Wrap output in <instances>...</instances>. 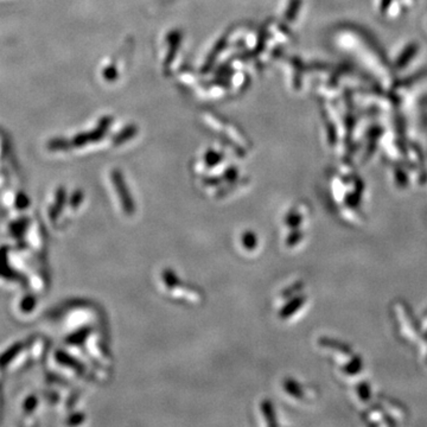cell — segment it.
<instances>
[{
    "label": "cell",
    "mask_w": 427,
    "mask_h": 427,
    "mask_svg": "<svg viewBox=\"0 0 427 427\" xmlns=\"http://www.w3.org/2000/svg\"><path fill=\"white\" fill-rule=\"evenodd\" d=\"M112 180L114 187L116 189L117 196H119L121 205H123L124 211L127 214V215H133L135 212V204L133 198L128 191V188L126 183H125V179L117 170H114L112 172Z\"/></svg>",
    "instance_id": "cell-1"
},
{
    "label": "cell",
    "mask_w": 427,
    "mask_h": 427,
    "mask_svg": "<svg viewBox=\"0 0 427 427\" xmlns=\"http://www.w3.org/2000/svg\"><path fill=\"white\" fill-rule=\"evenodd\" d=\"M304 301H305V298H302V297H295L292 299V300L288 301V304L285 305L284 308L280 310V312H279L280 318L286 319L292 315H294V313L301 308L302 302Z\"/></svg>",
    "instance_id": "cell-2"
},
{
    "label": "cell",
    "mask_w": 427,
    "mask_h": 427,
    "mask_svg": "<svg viewBox=\"0 0 427 427\" xmlns=\"http://www.w3.org/2000/svg\"><path fill=\"white\" fill-rule=\"evenodd\" d=\"M261 412L263 416H265V420H266V422L268 423V426L270 427L278 426L277 416H276V412H274L273 404L269 400H267V399L261 402Z\"/></svg>",
    "instance_id": "cell-3"
},
{
    "label": "cell",
    "mask_w": 427,
    "mask_h": 427,
    "mask_svg": "<svg viewBox=\"0 0 427 427\" xmlns=\"http://www.w3.org/2000/svg\"><path fill=\"white\" fill-rule=\"evenodd\" d=\"M58 359H59L60 363H63V364H66L68 367H70V368L75 369V372H77L80 374L84 373V367L82 365L80 362H77V359L73 358L71 356H69L68 354H63V352H59Z\"/></svg>",
    "instance_id": "cell-4"
},
{
    "label": "cell",
    "mask_w": 427,
    "mask_h": 427,
    "mask_svg": "<svg viewBox=\"0 0 427 427\" xmlns=\"http://www.w3.org/2000/svg\"><path fill=\"white\" fill-rule=\"evenodd\" d=\"M163 280H164V284L166 285V287L169 288V290H173V288L179 286V284H180L179 278L177 277V274L174 273L172 269L164 270V272H163Z\"/></svg>",
    "instance_id": "cell-5"
},
{
    "label": "cell",
    "mask_w": 427,
    "mask_h": 427,
    "mask_svg": "<svg viewBox=\"0 0 427 427\" xmlns=\"http://www.w3.org/2000/svg\"><path fill=\"white\" fill-rule=\"evenodd\" d=\"M241 242L245 249H247V251H254L256 246H258V237H256V235L253 233V231L247 230L242 234Z\"/></svg>",
    "instance_id": "cell-6"
},
{
    "label": "cell",
    "mask_w": 427,
    "mask_h": 427,
    "mask_svg": "<svg viewBox=\"0 0 427 427\" xmlns=\"http://www.w3.org/2000/svg\"><path fill=\"white\" fill-rule=\"evenodd\" d=\"M64 203H66V191H64L63 188H59L58 191H57L56 195V205L52 208L51 211V219L55 220L56 216H58V214L62 210Z\"/></svg>",
    "instance_id": "cell-7"
},
{
    "label": "cell",
    "mask_w": 427,
    "mask_h": 427,
    "mask_svg": "<svg viewBox=\"0 0 427 427\" xmlns=\"http://www.w3.org/2000/svg\"><path fill=\"white\" fill-rule=\"evenodd\" d=\"M48 148L51 151H59V149H67L70 147V142L63 138H53L48 142Z\"/></svg>",
    "instance_id": "cell-8"
},
{
    "label": "cell",
    "mask_w": 427,
    "mask_h": 427,
    "mask_svg": "<svg viewBox=\"0 0 427 427\" xmlns=\"http://www.w3.org/2000/svg\"><path fill=\"white\" fill-rule=\"evenodd\" d=\"M284 388L288 394L292 395V396H295V398H301L302 396L300 387H299V384L297 382H294V381H292L290 379L286 380L284 382Z\"/></svg>",
    "instance_id": "cell-9"
},
{
    "label": "cell",
    "mask_w": 427,
    "mask_h": 427,
    "mask_svg": "<svg viewBox=\"0 0 427 427\" xmlns=\"http://www.w3.org/2000/svg\"><path fill=\"white\" fill-rule=\"evenodd\" d=\"M89 332H90V327H84V329H82L78 331V332L74 333L73 336L69 337V343L70 344H80L83 342L85 338L88 337Z\"/></svg>",
    "instance_id": "cell-10"
},
{
    "label": "cell",
    "mask_w": 427,
    "mask_h": 427,
    "mask_svg": "<svg viewBox=\"0 0 427 427\" xmlns=\"http://www.w3.org/2000/svg\"><path fill=\"white\" fill-rule=\"evenodd\" d=\"M89 141H93L92 133H80L73 139L71 145L76 146V147H81V146L88 144Z\"/></svg>",
    "instance_id": "cell-11"
},
{
    "label": "cell",
    "mask_w": 427,
    "mask_h": 427,
    "mask_svg": "<svg viewBox=\"0 0 427 427\" xmlns=\"http://www.w3.org/2000/svg\"><path fill=\"white\" fill-rule=\"evenodd\" d=\"M19 350H20V345L19 344H16L12 349L7 350V352H5V354H4L2 357H0V364L4 365V364H6L7 362H10V359L12 358L13 356L16 355Z\"/></svg>",
    "instance_id": "cell-12"
},
{
    "label": "cell",
    "mask_w": 427,
    "mask_h": 427,
    "mask_svg": "<svg viewBox=\"0 0 427 427\" xmlns=\"http://www.w3.org/2000/svg\"><path fill=\"white\" fill-rule=\"evenodd\" d=\"M301 222V217L297 212H291L286 217V224L291 228H297Z\"/></svg>",
    "instance_id": "cell-13"
},
{
    "label": "cell",
    "mask_w": 427,
    "mask_h": 427,
    "mask_svg": "<svg viewBox=\"0 0 427 427\" xmlns=\"http://www.w3.org/2000/svg\"><path fill=\"white\" fill-rule=\"evenodd\" d=\"M82 199H83V194H82V191L76 190L73 194V196H71L70 205L73 206V208H77V206L81 204Z\"/></svg>",
    "instance_id": "cell-14"
},
{
    "label": "cell",
    "mask_w": 427,
    "mask_h": 427,
    "mask_svg": "<svg viewBox=\"0 0 427 427\" xmlns=\"http://www.w3.org/2000/svg\"><path fill=\"white\" fill-rule=\"evenodd\" d=\"M300 238H301V233H300V231L294 230L293 233H291L290 235H288L286 243H287V246H294L295 243H298V241L300 240Z\"/></svg>",
    "instance_id": "cell-15"
},
{
    "label": "cell",
    "mask_w": 427,
    "mask_h": 427,
    "mask_svg": "<svg viewBox=\"0 0 427 427\" xmlns=\"http://www.w3.org/2000/svg\"><path fill=\"white\" fill-rule=\"evenodd\" d=\"M35 306V300L32 297H26L21 302V309L24 310V311H31L32 309H34Z\"/></svg>",
    "instance_id": "cell-16"
},
{
    "label": "cell",
    "mask_w": 427,
    "mask_h": 427,
    "mask_svg": "<svg viewBox=\"0 0 427 427\" xmlns=\"http://www.w3.org/2000/svg\"><path fill=\"white\" fill-rule=\"evenodd\" d=\"M221 160V157L216 153H210V155L206 157V165L208 166H214L216 164H219Z\"/></svg>",
    "instance_id": "cell-17"
},
{
    "label": "cell",
    "mask_w": 427,
    "mask_h": 427,
    "mask_svg": "<svg viewBox=\"0 0 427 427\" xmlns=\"http://www.w3.org/2000/svg\"><path fill=\"white\" fill-rule=\"evenodd\" d=\"M83 420H84V416L80 414V413H76V414H74L70 418L69 425H77V423H81Z\"/></svg>",
    "instance_id": "cell-18"
},
{
    "label": "cell",
    "mask_w": 427,
    "mask_h": 427,
    "mask_svg": "<svg viewBox=\"0 0 427 427\" xmlns=\"http://www.w3.org/2000/svg\"><path fill=\"white\" fill-rule=\"evenodd\" d=\"M17 204L20 206V208H23V206H26L28 204V199L26 198V196L24 194H19L17 197Z\"/></svg>",
    "instance_id": "cell-19"
},
{
    "label": "cell",
    "mask_w": 427,
    "mask_h": 427,
    "mask_svg": "<svg viewBox=\"0 0 427 427\" xmlns=\"http://www.w3.org/2000/svg\"><path fill=\"white\" fill-rule=\"evenodd\" d=\"M236 177H237V171H236V170H235V169L227 170V172H226V178H227L228 180L233 181V180L236 179Z\"/></svg>",
    "instance_id": "cell-20"
},
{
    "label": "cell",
    "mask_w": 427,
    "mask_h": 427,
    "mask_svg": "<svg viewBox=\"0 0 427 427\" xmlns=\"http://www.w3.org/2000/svg\"><path fill=\"white\" fill-rule=\"evenodd\" d=\"M35 405H36V400L34 398H30L27 400L26 405H25V409H26V411H31V409H34Z\"/></svg>",
    "instance_id": "cell-21"
},
{
    "label": "cell",
    "mask_w": 427,
    "mask_h": 427,
    "mask_svg": "<svg viewBox=\"0 0 427 427\" xmlns=\"http://www.w3.org/2000/svg\"><path fill=\"white\" fill-rule=\"evenodd\" d=\"M204 183L206 185H209V187H214V185H219L220 184V179H219V178H209V179L204 180Z\"/></svg>",
    "instance_id": "cell-22"
}]
</instances>
